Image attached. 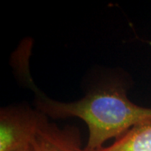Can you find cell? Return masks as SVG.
<instances>
[{
	"instance_id": "obj_4",
	"label": "cell",
	"mask_w": 151,
	"mask_h": 151,
	"mask_svg": "<svg viewBox=\"0 0 151 151\" xmlns=\"http://www.w3.org/2000/svg\"><path fill=\"white\" fill-rule=\"evenodd\" d=\"M97 151H151V122L133 127L111 145Z\"/></svg>"
},
{
	"instance_id": "obj_5",
	"label": "cell",
	"mask_w": 151,
	"mask_h": 151,
	"mask_svg": "<svg viewBox=\"0 0 151 151\" xmlns=\"http://www.w3.org/2000/svg\"><path fill=\"white\" fill-rule=\"evenodd\" d=\"M24 151H33V149L32 150H24Z\"/></svg>"
},
{
	"instance_id": "obj_2",
	"label": "cell",
	"mask_w": 151,
	"mask_h": 151,
	"mask_svg": "<svg viewBox=\"0 0 151 151\" xmlns=\"http://www.w3.org/2000/svg\"><path fill=\"white\" fill-rule=\"evenodd\" d=\"M38 109L24 106L6 107L0 111V151L32 150L36 137L45 122Z\"/></svg>"
},
{
	"instance_id": "obj_1",
	"label": "cell",
	"mask_w": 151,
	"mask_h": 151,
	"mask_svg": "<svg viewBox=\"0 0 151 151\" xmlns=\"http://www.w3.org/2000/svg\"><path fill=\"white\" fill-rule=\"evenodd\" d=\"M29 47L19 50L14 67L19 76L35 94L36 109L52 119L78 118L88 128L84 151H97L112 138L118 139L133 127L151 122V108L131 102L126 90L119 85H108L88 92L80 100L61 103L46 97L35 85L29 75Z\"/></svg>"
},
{
	"instance_id": "obj_3",
	"label": "cell",
	"mask_w": 151,
	"mask_h": 151,
	"mask_svg": "<svg viewBox=\"0 0 151 151\" xmlns=\"http://www.w3.org/2000/svg\"><path fill=\"white\" fill-rule=\"evenodd\" d=\"M33 151H84V149H81L76 128L66 126L60 129L47 121L38 134Z\"/></svg>"
}]
</instances>
